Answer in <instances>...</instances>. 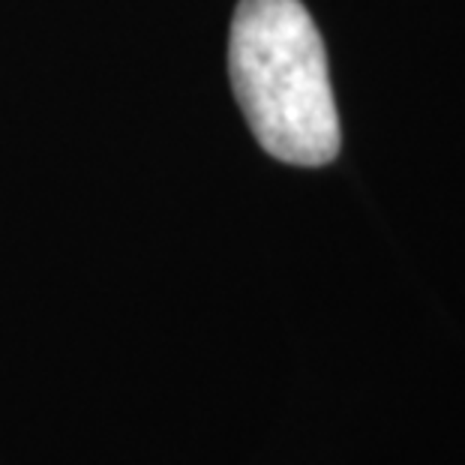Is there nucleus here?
<instances>
[{
    "instance_id": "nucleus-1",
    "label": "nucleus",
    "mask_w": 465,
    "mask_h": 465,
    "mask_svg": "<svg viewBox=\"0 0 465 465\" xmlns=\"http://www.w3.org/2000/svg\"><path fill=\"white\" fill-rule=\"evenodd\" d=\"M229 73L250 130L292 165H328L340 153V114L322 34L301 0H241Z\"/></svg>"
}]
</instances>
